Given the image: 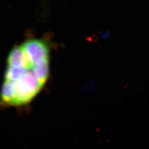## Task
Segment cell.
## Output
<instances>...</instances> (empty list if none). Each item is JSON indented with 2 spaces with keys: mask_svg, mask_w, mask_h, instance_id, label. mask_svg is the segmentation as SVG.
I'll list each match as a JSON object with an SVG mask.
<instances>
[{
  "mask_svg": "<svg viewBox=\"0 0 149 149\" xmlns=\"http://www.w3.org/2000/svg\"><path fill=\"white\" fill-rule=\"evenodd\" d=\"M10 82L13 85L14 90V99L12 106L23 105L30 102L43 87L31 71H28L17 81Z\"/></svg>",
  "mask_w": 149,
  "mask_h": 149,
  "instance_id": "6da1fadb",
  "label": "cell"
},
{
  "mask_svg": "<svg viewBox=\"0 0 149 149\" xmlns=\"http://www.w3.org/2000/svg\"><path fill=\"white\" fill-rule=\"evenodd\" d=\"M21 47L28 60L33 65L39 60L49 58V47L42 40H27L23 43Z\"/></svg>",
  "mask_w": 149,
  "mask_h": 149,
  "instance_id": "7a4b0ae2",
  "label": "cell"
},
{
  "mask_svg": "<svg viewBox=\"0 0 149 149\" xmlns=\"http://www.w3.org/2000/svg\"><path fill=\"white\" fill-rule=\"evenodd\" d=\"M7 63L10 67L23 68L28 70H31L33 66L21 47H16L11 51L7 59Z\"/></svg>",
  "mask_w": 149,
  "mask_h": 149,
  "instance_id": "3957f363",
  "label": "cell"
},
{
  "mask_svg": "<svg viewBox=\"0 0 149 149\" xmlns=\"http://www.w3.org/2000/svg\"><path fill=\"white\" fill-rule=\"evenodd\" d=\"M31 72L40 84L43 86L49 76V58L40 59L35 62Z\"/></svg>",
  "mask_w": 149,
  "mask_h": 149,
  "instance_id": "277c9868",
  "label": "cell"
},
{
  "mask_svg": "<svg viewBox=\"0 0 149 149\" xmlns=\"http://www.w3.org/2000/svg\"><path fill=\"white\" fill-rule=\"evenodd\" d=\"M28 71V70L23 68H13L8 66L6 73L4 81L16 82L23 77Z\"/></svg>",
  "mask_w": 149,
  "mask_h": 149,
  "instance_id": "5b68a950",
  "label": "cell"
}]
</instances>
